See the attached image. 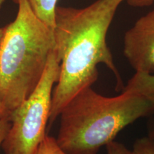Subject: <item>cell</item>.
<instances>
[{
    "label": "cell",
    "mask_w": 154,
    "mask_h": 154,
    "mask_svg": "<svg viewBox=\"0 0 154 154\" xmlns=\"http://www.w3.org/2000/svg\"><path fill=\"white\" fill-rule=\"evenodd\" d=\"M128 5L134 7H149L154 3V0H126Z\"/></svg>",
    "instance_id": "12"
},
{
    "label": "cell",
    "mask_w": 154,
    "mask_h": 154,
    "mask_svg": "<svg viewBox=\"0 0 154 154\" xmlns=\"http://www.w3.org/2000/svg\"><path fill=\"white\" fill-rule=\"evenodd\" d=\"M5 0H0V7H1V6L2 4L4 3V2H5Z\"/></svg>",
    "instance_id": "15"
},
{
    "label": "cell",
    "mask_w": 154,
    "mask_h": 154,
    "mask_svg": "<svg viewBox=\"0 0 154 154\" xmlns=\"http://www.w3.org/2000/svg\"><path fill=\"white\" fill-rule=\"evenodd\" d=\"M38 19L54 29L55 14L58 0H27Z\"/></svg>",
    "instance_id": "7"
},
{
    "label": "cell",
    "mask_w": 154,
    "mask_h": 154,
    "mask_svg": "<svg viewBox=\"0 0 154 154\" xmlns=\"http://www.w3.org/2000/svg\"><path fill=\"white\" fill-rule=\"evenodd\" d=\"M106 154H132L126 146L119 142L113 140L106 146Z\"/></svg>",
    "instance_id": "10"
},
{
    "label": "cell",
    "mask_w": 154,
    "mask_h": 154,
    "mask_svg": "<svg viewBox=\"0 0 154 154\" xmlns=\"http://www.w3.org/2000/svg\"><path fill=\"white\" fill-rule=\"evenodd\" d=\"M60 74V61L54 49L35 90L9 115L11 125L2 147L5 154H34L45 138L54 85Z\"/></svg>",
    "instance_id": "4"
},
{
    "label": "cell",
    "mask_w": 154,
    "mask_h": 154,
    "mask_svg": "<svg viewBox=\"0 0 154 154\" xmlns=\"http://www.w3.org/2000/svg\"><path fill=\"white\" fill-rule=\"evenodd\" d=\"M148 127H149V136L154 138V120L150 122Z\"/></svg>",
    "instance_id": "14"
},
{
    "label": "cell",
    "mask_w": 154,
    "mask_h": 154,
    "mask_svg": "<svg viewBox=\"0 0 154 154\" xmlns=\"http://www.w3.org/2000/svg\"><path fill=\"white\" fill-rule=\"evenodd\" d=\"M132 154H154V138L146 136L135 141Z\"/></svg>",
    "instance_id": "9"
},
{
    "label": "cell",
    "mask_w": 154,
    "mask_h": 154,
    "mask_svg": "<svg viewBox=\"0 0 154 154\" xmlns=\"http://www.w3.org/2000/svg\"><path fill=\"white\" fill-rule=\"evenodd\" d=\"M34 154H67L58 144L56 138L46 136Z\"/></svg>",
    "instance_id": "8"
},
{
    "label": "cell",
    "mask_w": 154,
    "mask_h": 154,
    "mask_svg": "<svg viewBox=\"0 0 154 154\" xmlns=\"http://www.w3.org/2000/svg\"><path fill=\"white\" fill-rule=\"evenodd\" d=\"M123 90L145 96L154 106V74L136 72Z\"/></svg>",
    "instance_id": "6"
},
{
    "label": "cell",
    "mask_w": 154,
    "mask_h": 154,
    "mask_svg": "<svg viewBox=\"0 0 154 154\" xmlns=\"http://www.w3.org/2000/svg\"><path fill=\"white\" fill-rule=\"evenodd\" d=\"M14 1L16 18L4 27L0 43V102L9 116L35 90L55 44L54 29L27 0Z\"/></svg>",
    "instance_id": "3"
},
{
    "label": "cell",
    "mask_w": 154,
    "mask_h": 154,
    "mask_svg": "<svg viewBox=\"0 0 154 154\" xmlns=\"http://www.w3.org/2000/svg\"><path fill=\"white\" fill-rule=\"evenodd\" d=\"M124 1L96 0L83 9L57 7L54 51L60 61V74L52 91L49 125L75 95L96 82L100 63L114 74L118 86L124 89L106 43L108 31Z\"/></svg>",
    "instance_id": "1"
},
{
    "label": "cell",
    "mask_w": 154,
    "mask_h": 154,
    "mask_svg": "<svg viewBox=\"0 0 154 154\" xmlns=\"http://www.w3.org/2000/svg\"><path fill=\"white\" fill-rule=\"evenodd\" d=\"M153 113V103L145 96L124 91L107 97L88 86L63 108L56 140L67 154H97L125 127Z\"/></svg>",
    "instance_id": "2"
},
{
    "label": "cell",
    "mask_w": 154,
    "mask_h": 154,
    "mask_svg": "<svg viewBox=\"0 0 154 154\" xmlns=\"http://www.w3.org/2000/svg\"><path fill=\"white\" fill-rule=\"evenodd\" d=\"M3 34H4V28H0V43H1L2 38ZM0 116H8V117H9V116L7 114V112H6L5 110V109H4L3 106L2 105L1 102H0Z\"/></svg>",
    "instance_id": "13"
},
{
    "label": "cell",
    "mask_w": 154,
    "mask_h": 154,
    "mask_svg": "<svg viewBox=\"0 0 154 154\" xmlns=\"http://www.w3.org/2000/svg\"><path fill=\"white\" fill-rule=\"evenodd\" d=\"M9 121V117L0 116V146H2L6 135L7 134L10 128Z\"/></svg>",
    "instance_id": "11"
},
{
    "label": "cell",
    "mask_w": 154,
    "mask_h": 154,
    "mask_svg": "<svg viewBox=\"0 0 154 154\" xmlns=\"http://www.w3.org/2000/svg\"><path fill=\"white\" fill-rule=\"evenodd\" d=\"M124 54L136 72L154 74V10L125 33Z\"/></svg>",
    "instance_id": "5"
}]
</instances>
